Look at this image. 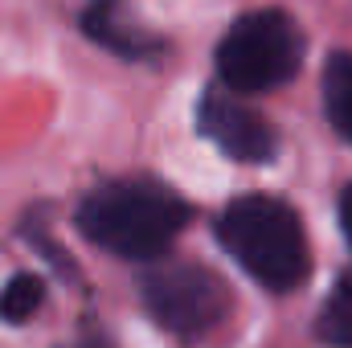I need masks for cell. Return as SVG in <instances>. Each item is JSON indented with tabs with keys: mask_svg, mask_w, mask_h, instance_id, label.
Masks as SVG:
<instances>
[{
	"mask_svg": "<svg viewBox=\"0 0 352 348\" xmlns=\"http://www.w3.org/2000/svg\"><path fill=\"white\" fill-rule=\"evenodd\" d=\"M192 205L168 188L164 180H107L78 205V230L90 242L115 259L152 262L164 259V250L188 226Z\"/></svg>",
	"mask_w": 352,
	"mask_h": 348,
	"instance_id": "obj_1",
	"label": "cell"
},
{
	"mask_svg": "<svg viewBox=\"0 0 352 348\" xmlns=\"http://www.w3.org/2000/svg\"><path fill=\"white\" fill-rule=\"evenodd\" d=\"M217 238L250 279L270 291H295L307 270V238L291 205L274 197H238L217 217Z\"/></svg>",
	"mask_w": 352,
	"mask_h": 348,
	"instance_id": "obj_2",
	"label": "cell"
},
{
	"mask_svg": "<svg viewBox=\"0 0 352 348\" xmlns=\"http://www.w3.org/2000/svg\"><path fill=\"white\" fill-rule=\"evenodd\" d=\"M303 66V33L283 8H258L230 25L217 45V78L234 94L287 87Z\"/></svg>",
	"mask_w": 352,
	"mask_h": 348,
	"instance_id": "obj_3",
	"label": "cell"
},
{
	"mask_svg": "<svg viewBox=\"0 0 352 348\" xmlns=\"http://www.w3.org/2000/svg\"><path fill=\"white\" fill-rule=\"evenodd\" d=\"M140 295L148 316L176 340H205L230 312L226 283L201 262H160L144 270Z\"/></svg>",
	"mask_w": 352,
	"mask_h": 348,
	"instance_id": "obj_4",
	"label": "cell"
},
{
	"mask_svg": "<svg viewBox=\"0 0 352 348\" xmlns=\"http://www.w3.org/2000/svg\"><path fill=\"white\" fill-rule=\"evenodd\" d=\"M197 127L209 144H217L230 160L242 164H266L274 160L278 135L263 115L246 102H238L230 90H205L197 102Z\"/></svg>",
	"mask_w": 352,
	"mask_h": 348,
	"instance_id": "obj_5",
	"label": "cell"
},
{
	"mask_svg": "<svg viewBox=\"0 0 352 348\" xmlns=\"http://www.w3.org/2000/svg\"><path fill=\"white\" fill-rule=\"evenodd\" d=\"M82 29H87L90 41H98L102 50H111L119 58H131V62L156 58L164 50V41L131 17L127 0H90L87 12H82Z\"/></svg>",
	"mask_w": 352,
	"mask_h": 348,
	"instance_id": "obj_6",
	"label": "cell"
},
{
	"mask_svg": "<svg viewBox=\"0 0 352 348\" xmlns=\"http://www.w3.org/2000/svg\"><path fill=\"white\" fill-rule=\"evenodd\" d=\"M324 107L332 127L352 140V54H332L324 66Z\"/></svg>",
	"mask_w": 352,
	"mask_h": 348,
	"instance_id": "obj_7",
	"label": "cell"
},
{
	"mask_svg": "<svg viewBox=\"0 0 352 348\" xmlns=\"http://www.w3.org/2000/svg\"><path fill=\"white\" fill-rule=\"evenodd\" d=\"M316 336L332 348H352V270L340 274V283L324 299L320 320H316Z\"/></svg>",
	"mask_w": 352,
	"mask_h": 348,
	"instance_id": "obj_8",
	"label": "cell"
},
{
	"mask_svg": "<svg viewBox=\"0 0 352 348\" xmlns=\"http://www.w3.org/2000/svg\"><path fill=\"white\" fill-rule=\"evenodd\" d=\"M45 303V283L37 274H12L0 291V320L4 324H25L37 316V307Z\"/></svg>",
	"mask_w": 352,
	"mask_h": 348,
	"instance_id": "obj_9",
	"label": "cell"
},
{
	"mask_svg": "<svg viewBox=\"0 0 352 348\" xmlns=\"http://www.w3.org/2000/svg\"><path fill=\"white\" fill-rule=\"evenodd\" d=\"M340 226H344V238L352 242V184L340 193Z\"/></svg>",
	"mask_w": 352,
	"mask_h": 348,
	"instance_id": "obj_10",
	"label": "cell"
}]
</instances>
